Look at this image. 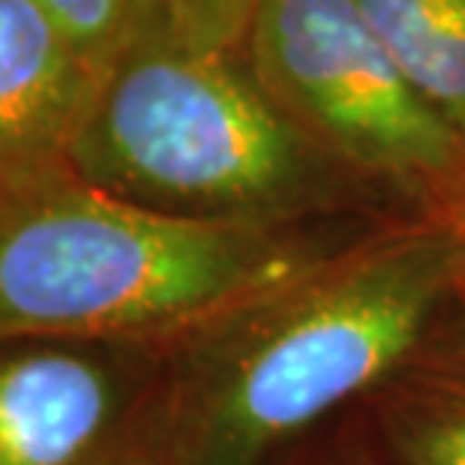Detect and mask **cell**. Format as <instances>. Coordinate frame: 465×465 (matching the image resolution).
I'll use <instances>...</instances> for the list:
<instances>
[{"instance_id":"obj_8","label":"cell","mask_w":465,"mask_h":465,"mask_svg":"<svg viewBox=\"0 0 465 465\" xmlns=\"http://www.w3.org/2000/svg\"><path fill=\"white\" fill-rule=\"evenodd\" d=\"M405 78L465 135V0H351Z\"/></svg>"},{"instance_id":"obj_6","label":"cell","mask_w":465,"mask_h":465,"mask_svg":"<svg viewBox=\"0 0 465 465\" xmlns=\"http://www.w3.org/2000/svg\"><path fill=\"white\" fill-rule=\"evenodd\" d=\"M96 91L34 0H0V181L66 165Z\"/></svg>"},{"instance_id":"obj_2","label":"cell","mask_w":465,"mask_h":465,"mask_svg":"<svg viewBox=\"0 0 465 465\" xmlns=\"http://www.w3.org/2000/svg\"><path fill=\"white\" fill-rule=\"evenodd\" d=\"M375 223L259 229L163 216L69 165L0 181V342H174Z\"/></svg>"},{"instance_id":"obj_5","label":"cell","mask_w":465,"mask_h":465,"mask_svg":"<svg viewBox=\"0 0 465 465\" xmlns=\"http://www.w3.org/2000/svg\"><path fill=\"white\" fill-rule=\"evenodd\" d=\"M165 345L4 340L0 465H153Z\"/></svg>"},{"instance_id":"obj_1","label":"cell","mask_w":465,"mask_h":465,"mask_svg":"<svg viewBox=\"0 0 465 465\" xmlns=\"http://www.w3.org/2000/svg\"><path fill=\"white\" fill-rule=\"evenodd\" d=\"M462 271L450 220H384L168 342L153 465H273L441 331L460 306Z\"/></svg>"},{"instance_id":"obj_7","label":"cell","mask_w":465,"mask_h":465,"mask_svg":"<svg viewBox=\"0 0 465 465\" xmlns=\"http://www.w3.org/2000/svg\"><path fill=\"white\" fill-rule=\"evenodd\" d=\"M363 405L375 441L397 465H465L462 301L441 331Z\"/></svg>"},{"instance_id":"obj_9","label":"cell","mask_w":465,"mask_h":465,"mask_svg":"<svg viewBox=\"0 0 465 465\" xmlns=\"http://www.w3.org/2000/svg\"><path fill=\"white\" fill-rule=\"evenodd\" d=\"M96 82L147 36L172 27L168 0H34Z\"/></svg>"},{"instance_id":"obj_12","label":"cell","mask_w":465,"mask_h":465,"mask_svg":"<svg viewBox=\"0 0 465 465\" xmlns=\"http://www.w3.org/2000/svg\"><path fill=\"white\" fill-rule=\"evenodd\" d=\"M448 220L460 229V234H462V246H465V204L460 207V211H453V213L448 216ZM460 301H462V306H465V271H462V298H460Z\"/></svg>"},{"instance_id":"obj_4","label":"cell","mask_w":465,"mask_h":465,"mask_svg":"<svg viewBox=\"0 0 465 465\" xmlns=\"http://www.w3.org/2000/svg\"><path fill=\"white\" fill-rule=\"evenodd\" d=\"M243 61L276 108L405 216L465 204V135L384 52L351 0H262Z\"/></svg>"},{"instance_id":"obj_11","label":"cell","mask_w":465,"mask_h":465,"mask_svg":"<svg viewBox=\"0 0 465 465\" xmlns=\"http://www.w3.org/2000/svg\"><path fill=\"white\" fill-rule=\"evenodd\" d=\"M375 439V435H372ZM315 465H397L388 453H384V448L379 441H375V453L370 460L363 457V453H349V457H340V460H328V462H315Z\"/></svg>"},{"instance_id":"obj_10","label":"cell","mask_w":465,"mask_h":465,"mask_svg":"<svg viewBox=\"0 0 465 465\" xmlns=\"http://www.w3.org/2000/svg\"><path fill=\"white\" fill-rule=\"evenodd\" d=\"M262 0H168L172 31L199 52L243 54L246 34Z\"/></svg>"},{"instance_id":"obj_3","label":"cell","mask_w":465,"mask_h":465,"mask_svg":"<svg viewBox=\"0 0 465 465\" xmlns=\"http://www.w3.org/2000/svg\"><path fill=\"white\" fill-rule=\"evenodd\" d=\"M66 165L114 199L193 223L306 229L405 216L285 117L243 54L199 52L172 27L103 78Z\"/></svg>"}]
</instances>
